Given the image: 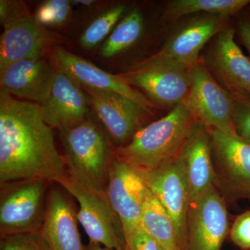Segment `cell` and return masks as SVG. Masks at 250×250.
Instances as JSON below:
<instances>
[{
  "label": "cell",
  "mask_w": 250,
  "mask_h": 250,
  "mask_svg": "<svg viewBox=\"0 0 250 250\" xmlns=\"http://www.w3.org/2000/svg\"><path fill=\"white\" fill-rule=\"evenodd\" d=\"M51 182L26 179L1 184L0 236L40 232Z\"/></svg>",
  "instance_id": "obj_4"
},
{
  "label": "cell",
  "mask_w": 250,
  "mask_h": 250,
  "mask_svg": "<svg viewBox=\"0 0 250 250\" xmlns=\"http://www.w3.org/2000/svg\"><path fill=\"white\" fill-rule=\"evenodd\" d=\"M85 250H114L111 248H106V247L102 246L99 243H93L89 241L88 244L84 246Z\"/></svg>",
  "instance_id": "obj_32"
},
{
  "label": "cell",
  "mask_w": 250,
  "mask_h": 250,
  "mask_svg": "<svg viewBox=\"0 0 250 250\" xmlns=\"http://www.w3.org/2000/svg\"><path fill=\"white\" fill-rule=\"evenodd\" d=\"M126 243L127 250H161L157 242L145 231L141 225L126 238Z\"/></svg>",
  "instance_id": "obj_30"
},
{
  "label": "cell",
  "mask_w": 250,
  "mask_h": 250,
  "mask_svg": "<svg viewBox=\"0 0 250 250\" xmlns=\"http://www.w3.org/2000/svg\"><path fill=\"white\" fill-rule=\"evenodd\" d=\"M235 129L240 137L250 145V94L233 93Z\"/></svg>",
  "instance_id": "obj_27"
},
{
  "label": "cell",
  "mask_w": 250,
  "mask_h": 250,
  "mask_svg": "<svg viewBox=\"0 0 250 250\" xmlns=\"http://www.w3.org/2000/svg\"><path fill=\"white\" fill-rule=\"evenodd\" d=\"M69 175L106 192L113 147L96 122L90 117L81 124L59 131Z\"/></svg>",
  "instance_id": "obj_3"
},
{
  "label": "cell",
  "mask_w": 250,
  "mask_h": 250,
  "mask_svg": "<svg viewBox=\"0 0 250 250\" xmlns=\"http://www.w3.org/2000/svg\"><path fill=\"white\" fill-rule=\"evenodd\" d=\"M77 222V210L71 200L58 184H51L45 220L40 231L49 250H85Z\"/></svg>",
  "instance_id": "obj_17"
},
{
  "label": "cell",
  "mask_w": 250,
  "mask_h": 250,
  "mask_svg": "<svg viewBox=\"0 0 250 250\" xmlns=\"http://www.w3.org/2000/svg\"><path fill=\"white\" fill-rule=\"evenodd\" d=\"M1 250H50L40 232L18 233L1 237Z\"/></svg>",
  "instance_id": "obj_26"
},
{
  "label": "cell",
  "mask_w": 250,
  "mask_h": 250,
  "mask_svg": "<svg viewBox=\"0 0 250 250\" xmlns=\"http://www.w3.org/2000/svg\"><path fill=\"white\" fill-rule=\"evenodd\" d=\"M124 5H118L99 16L88 26L80 39L81 45L91 49L108 35L124 13Z\"/></svg>",
  "instance_id": "obj_24"
},
{
  "label": "cell",
  "mask_w": 250,
  "mask_h": 250,
  "mask_svg": "<svg viewBox=\"0 0 250 250\" xmlns=\"http://www.w3.org/2000/svg\"><path fill=\"white\" fill-rule=\"evenodd\" d=\"M82 88L88 96L97 123L113 149L128 144L150 114L139 104L119 94Z\"/></svg>",
  "instance_id": "obj_9"
},
{
  "label": "cell",
  "mask_w": 250,
  "mask_h": 250,
  "mask_svg": "<svg viewBox=\"0 0 250 250\" xmlns=\"http://www.w3.org/2000/svg\"><path fill=\"white\" fill-rule=\"evenodd\" d=\"M138 171L172 218L180 248L190 205V185L180 156L153 170Z\"/></svg>",
  "instance_id": "obj_10"
},
{
  "label": "cell",
  "mask_w": 250,
  "mask_h": 250,
  "mask_svg": "<svg viewBox=\"0 0 250 250\" xmlns=\"http://www.w3.org/2000/svg\"><path fill=\"white\" fill-rule=\"evenodd\" d=\"M229 231L227 202L211 186L190 204L179 250H221Z\"/></svg>",
  "instance_id": "obj_7"
},
{
  "label": "cell",
  "mask_w": 250,
  "mask_h": 250,
  "mask_svg": "<svg viewBox=\"0 0 250 250\" xmlns=\"http://www.w3.org/2000/svg\"><path fill=\"white\" fill-rule=\"evenodd\" d=\"M30 14L25 3L20 1H0V21L3 26Z\"/></svg>",
  "instance_id": "obj_29"
},
{
  "label": "cell",
  "mask_w": 250,
  "mask_h": 250,
  "mask_svg": "<svg viewBox=\"0 0 250 250\" xmlns=\"http://www.w3.org/2000/svg\"><path fill=\"white\" fill-rule=\"evenodd\" d=\"M68 174L56 147L52 128L40 105L20 101L0 90V184L43 179L58 183Z\"/></svg>",
  "instance_id": "obj_1"
},
{
  "label": "cell",
  "mask_w": 250,
  "mask_h": 250,
  "mask_svg": "<svg viewBox=\"0 0 250 250\" xmlns=\"http://www.w3.org/2000/svg\"><path fill=\"white\" fill-rule=\"evenodd\" d=\"M210 59L217 75L233 93L250 94V59L237 45L233 29L217 34Z\"/></svg>",
  "instance_id": "obj_20"
},
{
  "label": "cell",
  "mask_w": 250,
  "mask_h": 250,
  "mask_svg": "<svg viewBox=\"0 0 250 250\" xmlns=\"http://www.w3.org/2000/svg\"><path fill=\"white\" fill-rule=\"evenodd\" d=\"M195 123L183 102L141 128L126 146L113 149V154L136 170H153L178 156Z\"/></svg>",
  "instance_id": "obj_2"
},
{
  "label": "cell",
  "mask_w": 250,
  "mask_h": 250,
  "mask_svg": "<svg viewBox=\"0 0 250 250\" xmlns=\"http://www.w3.org/2000/svg\"><path fill=\"white\" fill-rule=\"evenodd\" d=\"M191 69L176 64H160L129 70L119 76L139 87L156 103L174 107L183 103L191 86Z\"/></svg>",
  "instance_id": "obj_13"
},
{
  "label": "cell",
  "mask_w": 250,
  "mask_h": 250,
  "mask_svg": "<svg viewBox=\"0 0 250 250\" xmlns=\"http://www.w3.org/2000/svg\"><path fill=\"white\" fill-rule=\"evenodd\" d=\"M161 250H166L164 249V248H161Z\"/></svg>",
  "instance_id": "obj_34"
},
{
  "label": "cell",
  "mask_w": 250,
  "mask_h": 250,
  "mask_svg": "<svg viewBox=\"0 0 250 250\" xmlns=\"http://www.w3.org/2000/svg\"><path fill=\"white\" fill-rule=\"evenodd\" d=\"M56 71L45 57L19 61L0 72L1 89L41 105L48 98Z\"/></svg>",
  "instance_id": "obj_18"
},
{
  "label": "cell",
  "mask_w": 250,
  "mask_h": 250,
  "mask_svg": "<svg viewBox=\"0 0 250 250\" xmlns=\"http://www.w3.org/2000/svg\"><path fill=\"white\" fill-rule=\"evenodd\" d=\"M57 41L31 14L6 24L0 39V72L19 61L44 57Z\"/></svg>",
  "instance_id": "obj_15"
},
{
  "label": "cell",
  "mask_w": 250,
  "mask_h": 250,
  "mask_svg": "<svg viewBox=\"0 0 250 250\" xmlns=\"http://www.w3.org/2000/svg\"><path fill=\"white\" fill-rule=\"evenodd\" d=\"M149 192L139 171L113 154L106 194L121 219L125 239L141 225L145 200Z\"/></svg>",
  "instance_id": "obj_12"
},
{
  "label": "cell",
  "mask_w": 250,
  "mask_h": 250,
  "mask_svg": "<svg viewBox=\"0 0 250 250\" xmlns=\"http://www.w3.org/2000/svg\"><path fill=\"white\" fill-rule=\"evenodd\" d=\"M209 133L213 185L226 202L250 200V145L237 133Z\"/></svg>",
  "instance_id": "obj_6"
},
{
  "label": "cell",
  "mask_w": 250,
  "mask_h": 250,
  "mask_svg": "<svg viewBox=\"0 0 250 250\" xmlns=\"http://www.w3.org/2000/svg\"><path fill=\"white\" fill-rule=\"evenodd\" d=\"M250 4V0H174L169 3L167 14L177 18L204 12L225 18L240 12Z\"/></svg>",
  "instance_id": "obj_22"
},
{
  "label": "cell",
  "mask_w": 250,
  "mask_h": 250,
  "mask_svg": "<svg viewBox=\"0 0 250 250\" xmlns=\"http://www.w3.org/2000/svg\"><path fill=\"white\" fill-rule=\"evenodd\" d=\"M54 58L57 70L70 77L80 86L119 94L152 113L154 108L152 102L144 94L132 88L119 75L104 71L62 47L54 49Z\"/></svg>",
  "instance_id": "obj_14"
},
{
  "label": "cell",
  "mask_w": 250,
  "mask_h": 250,
  "mask_svg": "<svg viewBox=\"0 0 250 250\" xmlns=\"http://www.w3.org/2000/svg\"><path fill=\"white\" fill-rule=\"evenodd\" d=\"M71 1L48 0L41 4L36 11V21L43 26H58L66 21L70 14Z\"/></svg>",
  "instance_id": "obj_25"
},
{
  "label": "cell",
  "mask_w": 250,
  "mask_h": 250,
  "mask_svg": "<svg viewBox=\"0 0 250 250\" xmlns=\"http://www.w3.org/2000/svg\"><path fill=\"white\" fill-rule=\"evenodd\" d=\"M141 226L161 248L179 250L178 237L170 215L149 190L143 205Z\"/></svg>",
  "instance_id": "obj_21"
},
{
  "label": "cell",
  "mask_w": 250,
  "mask_h": 250,
  "mask_svg": "<svg viewBox=\"0 0 250 250\" xmlns=\"http://www.w3.org/2000/svg\"><path fill=\"white\" fill-rule=\"evenodd\" d=\"M88 96L77 82L57 70L48 98L40 105L44 121L59 131L73 127L89 118Z\"/></svg>",
  "instance_id": "obj_16"
},
{
  "label": "cell",
  "mask_w": 250,
  "mask_h": 250,
  "mask_svg": "<svg viewBox=\"0 0 250 250\" xmlns=\"http://www.w3.org/2000/svg\"><path fill=\"white\" fill-rule=\"evenodd\" d=\"M57 184L78 202L77 220L89 241L114 250H127L121 219L106 192L82 183L69 174Z\"/></svg>",
  "instance_id": "obj_5"
},
{
  "label": "cell",
  "mask_w": 250,
  "mask_h": 250,
  "mask_svg": "<svg viewBox=\"0 0 250 250\" xmlns=\"http://www.w3.org/2000/svg\"><path fill=\"white\" fill-rule=\"evenodd\" d=\"M179 155L187 170L191 204L213 185L214 174L209 130L196 121Z\"/></svg>",
  "instance_id": "obj_19"
},
{
  "label": "cell",
  "mask_w": 250,
  "mask_h": 250,
  "mask_svg": "<svg viewBox=\"0 0 250 250\" xmlns=\"http://www.w3.org/2000/svg\"><path fill=\"white\" fill-rule=\"evenodd\" d=\"M238 30L242 42L250 54V19L242 21L238 25Z\"/></svg>",
  "instance_id": "obj_31"
},
{
  "label": "cell",
  "mask_w": 250,
  "mask_h": 250,
  "mask_svg": "<svg viewBox=\"0 0 250 250\" xmlns=\"http://www.w3.org/2000/svg\"><path fill=\"white\" fill-rule=\"evenodd\" d=\"M191 86L184 103L195 121L208 130L236 134L234 100L202 64L190 70Z\"/></svg>",
  "instance_id": "obj_8"
},
{
  "label": "cell",
  "mask_w": 250,
  "mask_h": 250,
  "mask_svg": "<svg viewBox=\"0 0 250 250\" xmlns=\"http://www.w3.org/2000/svg\"><path fill=\"white\" fill-rule=\"evenodd\" d=\"M143 30L142 15L138 9L125 16L112 31L102 47L105 58H111L126 50L139 40Z\"/></svg>",
  "instance_id": "obj_23"
},
{
  "label": "cell",
  "mask_w": 250,
  "mask_h": 250,
  "mask_svg": "<svg viewBox=\"0 0 250 250\" xmlns=\"http://www.w3.org/2000/svg\"><path fill=\"white\" fill-rule=\"evenodd\" d=\"M72 2L77 4L83 5V6H90V5L93 4L95 1H93V0H75Z\"/></svg>",
  "instance_id": "obj_33"
},
{
  "label": "cell",
  "mask_w": 250,
  "mask_h": 250,
  "mask_svg": "<svg viewBox=\"0 0 250 250\" xmlns=\"http://www.w3.org/2000/svg\"><path fill=\"white\" fill-rule=\"evenodd\" d=\"M223 18L207 15L190 21L174 33L157 53L135 64L131 70L170 63L191 69L204 46L222 30Z\"/></svg>",
  "instance_id": "obj_11"
},
{
  "label": "cell",
  "mask_w": 250,
  "mask_h": 250,
  "mask_svg": "<svg viewBox=\"0 0 250 250\" xmlns=\"http://www.w3.org/2000/svg\"><path fill=\"white\" fill-rule=\"evenodd\" d=\"M229 235L235 246L243 250H250V209L235 219Z\"/></svg>",
  "instance_id": "obj_28"
}]
</instances>
